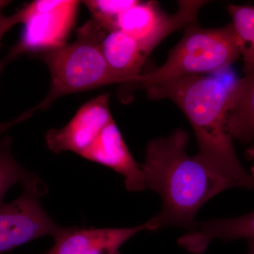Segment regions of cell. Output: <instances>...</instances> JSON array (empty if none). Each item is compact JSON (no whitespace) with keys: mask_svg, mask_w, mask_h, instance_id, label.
<instances>
[{"mask_svg":"<svg viewBox=\"0 0 254 254\" xmlns=\"http://www.w3.org/2000/svg\"><path fill=\"white\" fill-rule=\"evenodd\" d=\"M81 156L113 169L125 177L129 191H141L146 188L141 168L127 148L114 120L103 128Z\"/></svg>","mask_w":254,"mask_h":254,"instance_id":"30bf717a","label":"cell"},{"mask_svg":"<svg viewBox=\"0 0 254 254\" xmlns=\"http://www.w3.org/2000/svg\"><path fill=\"white\" fill-rule=\"evenodd\" d=\"M246 156L249 160H254V144L247 150Z\"/></svg>","mask_w":254,"mask_h":254,"instance_id":"d6986e66","label":"cell"},{"mask_svg":"<svg viewBox=\"0 0 254 254\" xmlns=\"http://www.w3.org/2000/svg\"><path fill=\"white\" fill-rule=\"evenodd\" d=\"M24 188L16 200L0 205V254L40 237H56L63 230L40 204L36 189Z\"/></svg>","mask_w":254,"mask_h":254,"instance_id":"52a82bcc","label":"cell"},{"mask_svg":"<svg viewBox=\"0 0 254 254\" xmlns=\"http://www.w3.org/2000/svg\"><path fill=\"white\" fill-rule=\"evenodd\" d=\"M247 254H254V241H249Z\"/></svg>","mask_w":254,"mask_h":254,"instance_id":"ffe728a7","label":"cell"},{"mask_svg":"<svg viewBox=\"0 0 254 254\" xmlns=\"http://www.w3.org/2000/svg\"><path fill=\"white\" fill-rule=\"evenodd\" d=\"M136 0H87L83 1L92 15V18L105 31L118 30V21L125 10L133 6Z\"/></svg>","mask_w":254,"mask_h":254,"instance_id":"2e32d148","label":"cell"},{"mask_svg":"<svg viewBox=\"0 0 254 254\" xmlns=\"http://www.w3.org/2000/svg\"><path fill=\"white\" fill-rule=\"evenodd\" d=\"M189 138L188 133L179 128L147 145L141 167L145 187L158 193L163 203L160 213L148 221L150 231L168 227L193 231L199 209L215 195L232 189L196 155L188 154Z\"/></svg>","mask_w":254,"mask_h":254,"instance_id":"6da1fadb","label":"cell"},{"mask_svg":"<svg viewBox=\"0 0 254 254\" xmlns=\"http://www.w3.org/2000/svg\"><path fill=\"white\" fill-rule=\"evenodd\" d=\"M240 239L254 241V211L238 218L198 222L195 230L180 237L177 243L190 253L202 254L214 240Z\"/></svg>","mask_w":254,"mask_h":254,"instance_id":"8fae6325","label":"cell"},{"mask_svg":"<svg viewBox=\"0 0 254 254\" xmlns=\"http://www.w3.org/2000/svg\"><path fill=\"white\" fill-rule=\"evenodd\" d=\"M101 49L112 70L126 82L125 86H141L142 66L149 56L141 45L124 32H110L101 43Z\"/></svg>","mask_w":254,"mask_h":254,"instance_id":"7c38bea8","label":"cell"},{"mask_svg":"<svg viewBox=\"0 0 254 254\" xmlns=\"http://www.w3.org/2000/svg\"><path fill=\"white\" fill-rule=\"evenodd\" d=\"M203 0H182L173 14L165 13L157 1H137L120 15L118 30L136 40L148 55L173 32L197 23Z\"/></svg>","mask_w":254,"mask_h":254,"instance_id":"8992f818","label":"cell"},{"mask_svg":"<svg viewBox=\"0 0 254 254\" xmlns=\"http://www.w3.org/2000/svg\"><path fill=\"white\" fill-rule=\"evenodd\" d=\"M152 100L168 99L183 112L194 131L197 158L223 177L232 188L254 190V178L242 166L227 128L228 88L202 76H187L145 88Z\"/></svg>","mask_w":254,"mask_h":254,"instance_id":"7a4b0ae2","label":"cell"},{"mask_svg":"<svg viewBox=\"0 0 254 254\" xmlns=\"http://www.w3.org/2000/svg\"><path fill=\"white\" fill-rule=\"evenodd\" d=\"M145 230L150 231L148 222L130 228L64 227L53 248L42 254H119L127 240Z\"/></svg>","mask_w":254,"mask_h":254,"instance_id":"9c48e42d","label":"cell"},{"mask_svg":"<svg viewBox=\"0 0 254 254\" xmlns=\"http://www.w3.org/2000/svg\"><path fill=\"white\" fill-rule=\"evenodd\" d=\"M109 105L110 94L104 93L82 105L67 125L46 133L48 148L56 153L71 151L81 155L113 120Z\"/></svg>","mask_w":254,"mask_h":254,"instance_id":"ba28073f","label":"cell"},{"mask_svg":"<svg viewBox=\"0 0 254 254\" xmlns=\"http://www.w3.org/2000/svg\"><path fill=\"white\" fill-rule=\"evenodd\" d=\"M227 9L240 46L244 71L250 72L254 68V6L230 4Z\"/></svg>","mask_w":254,"mask_h":254,"instance_id":"5bb4252c","label":"cell"},{"mask_svg":"<svg viewBox=\"0 0 254 254\" xmlns=\"http://www.w3.org/2000/svg\"><path fill=\"white\" fill-rule=\"evenodd\" d=\"M11 138L6 136L0 141V205L8 190L18 182L24 187H34L31 173L15 160L11 151Z\"/></svg>","mask_w":254,"mask_h":254,"instance_id":"9a60e30c","label":"cell"},{"mask_svg":"<svg viewBox=\"0 0 254 254\" xmlns=\"http://www.w3.org/2000/svg\"><path fill=\"white\" fill-rule=\"evenodd\" d=\"M9 3L10 1L0 0V47H1V40L6 32L9 31L15 25L22 23V14L21 10L11 16H5L3 14V9Z\"/></svg>","mask_w":254,"mask_h":254,"instance_id":"e0dca14e","label":"cell"},{"mask_svg":"<svg viewBox=\"0 0 254 254\" xmlns=\"http://www.w3.org/2000/svg\"><path fill=\"white\" fill-rule=\"evenodd\" d=\"M80 1L36 0L21 9L24 29L7 60L26 53H44L66 44Z\"/></svg>","mask_w":254,"mask_h":254,"instance_id":"5b68a950","label":"cell"},{"mask_svg":"<svg viewBox=\"0 0 254 254\" xmlns=\"http://www.w3.org/2000/svg\"><path fill=\"white\" fill-rule=\"evenodd\" d=\"M227 128L233 139L247 143L254 138V68L228 88Z\"/></svg>","mask_w":254,"mask_h":254,"instance_id":"4fadbf2b","label":"cell"},{"mask_svg":"<svg viewBox=\"0 0 254 254\" xmlns=\"http://www.w3.org/2000/svg\"><path fill=\"white\" fill-rule=\"evenodd\" d=\"M252 176L254 177V164L253 167H252Z\"/></svg>","mask_w":254,"mask_h":254,"instance_id":"44dd1931","label":"cell"},{"mask_svg":"<svg viewBox=\"0 0 254 254\" xmlns=\"http://www.w3.org/2000/svg\"><path fill=\"white\" fill-rule=\"evenodd\" d=\"M36 111H37V110L36 107H35V108H32V109L27 110L25 113L21 114L17 118H14V120H11V121L0 123V138L3 136L5 132L7 131L8 130L12 128L13 127L16 126L18 124L23 123V122L27 120L28 118H31L33 113Z\"/></svg>","mask_w":254,"mask_h":254,"instance_id":"ac0fdd59","label":"cell"},{"mask_svg":"<svg viewBox=\"0 0 254 254\" xmlns=\"http://www.w3.org/2000/svg\"><path fill=\"white\" fill-rule=\"evenodd\" d=\"M108 32L90 20L78 31L77 38L56 49L42 53L50 73V91L37 110L48 109L64 95L126 82L110 67L101 49Z\"/></svg>","mask_w":254,"mask_h":254,"instance_id":"3957f363","label":"cell"},{"mask_svg":"<svg viewBox=\"0 0 254 254\" xmlns=\"http://www.w3.org/2000/svg\"><path fill=\"white\" fill-rule=\"evenodd\" d=\"M241 58L240 46L232 24L203 28L195 24L185 28L181 41L170 50L165 63L143 73L141 88L168 80L226 69Z\"/></svg>","mask_w":254,"mask_h":254,"instance_id":"277c9868","label":"cell"}]
</instances>
